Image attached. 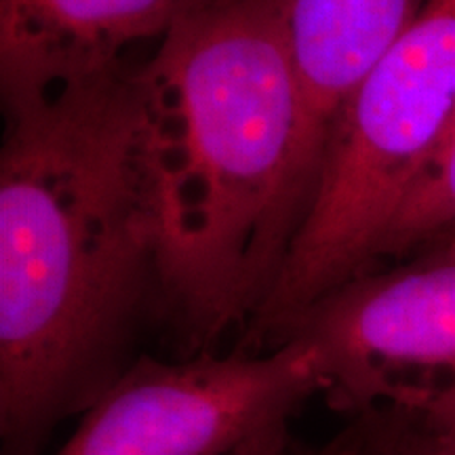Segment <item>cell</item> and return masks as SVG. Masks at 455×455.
Wrapping results in <instances>:
<instances>
[{
  "label": "cell",
  "mask_w": 455,
  "mask_h": 455,
  "mask_svg": "<svg viewBox=\"0 0 455 455\" xmlns=\"http://www.w3.org/2000/svg\"><path fill=\"white\" fill-rule=\"evenodd\" d=\"M301 455H405L365 418H350L341 435L321 449H304Z\"/></svg>",
  "instance_id": "10"
},
{
  "label": "cell",
  "mask_w": 455,
  "mask_h": 455,
  "mask_svg": "<svg viewBox=\"0 0 455 455\" xmlns=\"http://www.w3.org/2000/svg\"><path fill=\"white\" fill-rule=\"evenodd\" d=\"M220 0H0L4 106L43 100L127 68V53L156 44L186 17Z\"/></svg>",
  "instance_id": "6"
},
{
  "label": "cell",
  "mask_w": 455,
  "mask_h": 455,
  "mask_svg": "<svg viewBox=\"0 0 455 455\" xmlns=\"http://www.w3.org/2000/svg\"><path fill=\"white\" fill-rule=\"evenodd\" d=\"M445 241H453V243H455V235H451L449 238H445ZM445 241H441V243H445Z\"/></svg>",
  "instance_id": "12"
},
{
  "label": "cell",
  "mask_w": 455,
  "mask_h": 455,
  "mask_svg": "<svg viewBox=\"0 0 455 455\" xmlns=\"http://www.w3.org/2000/svg\"><path fill=\"white\" fill-rule=\"evenodd\" d=\"M321 395L316 355L289 339L264 355L150 356L83 413L55 455H228Z\"/></svg>",
  "instance_id": "5"
},
{
  "label": "cell",
  "mask_w": 455,
  "mask_h": 455,
  "mask_svg": "<svg viewBox=\"0 0 455 455\" xmlns=\"http://www.w3.org/2000/svg\"><path fill=\"white\" fill-rule=\"evenodd\" d=\"M158 293L192 346L258 315L315 190L276 0H220L138 66Z\"/></svg>",
  "instance_id": "2"
},
{
  "label": "cell",
  "mask_w": 455,
  "mask_h": 455,
  "mask_svg": "<svg viewBox=\"0 0 455 455\" xmlns=\"http://www.w3.org/2000/svg\"><path fill=\"white\" fill-rule=\"evenodd\" d=\"M158 291L138 66L7 108L0 155V439L41 455L133 363Z\"/></svg>",
  "instance_id": "1"
},
{
  "label": "cell",
  "mask_w": 455,
  "mask_h": 455,
  "mask_svg": "<svg viewBox=\"0 0 455 455\" xmlns=\"http://www.w3.org/2000/svg\"><path fill=\"white\" fill-rule=\"evenodd\" d=\"M426 0H276L299 74L315 186L341 106Z\"/></svg>",
  "instance_id": "7"
},
{
  "label": "cell",
  "mask_w": 455,
  "mask_h": 455,
  "mask_svg": "<svg viewBox=\"0 0 455 455\" xmlns=\"http://www.w3.org/2000/svg\"><path fill=\"white\" fill-rule=\"evenodd\" d=\"M455 235V123L415 178L379 243L378 268Z\"/></svg>",
  "instance_id": "8"
},
{
  "label": "cell",
  "mask_w": 455,
  "mask_h": 455,
  "mask_svg": "<svg viewBox=\"0 0 455 455\" xmlns=\"http://www.w3.org/2000/svg\"><path fill=\"white\" fill-rule=\"evenodd\" d=\"M365 418L405 455H455V401L419 415L367 413Z\"/></svg>",
  "instance_id": "9"
},
{
  "label": "cell",
  "mask_w": 455,
  "mask_h": 455,
  "mask_svg": "<svg viewBox=\"0 0 455 455\" xmlns=\"http://www.w3.org/2000/svg\"><path fill=\"white\" fill-rule=\"evenodd\" d=\"M301 449L298 443L293 441L289 426H278V428L266 430L261 435L253 436L244 445L235 449L228 455H301Z\"/></svg>",
  "instance_id": "11"
},
{
  "label": "cell",
  "mask_w": 455,
  "mask_h": 455,
  "mask_svg": "<svg viewBox=\"0 0 455 455\" xmlns=\"http://www.w3.org/2000/svg\"><path fill=\"white\" fill-rule=\"evenodd\" d=\"M453 123L455 0H426L335 118L308 212L251 321L255 344L378 268L392 218Z\"/></svg>",
  "instance_id": "3"
},
{
  "label": "cell",
  "mask_w": 455,
  "mask_h": 455,
  "mask_svg": "<svg viewBox=\"0 0 455 455\" xmlns=\"http://www.w3.org/2000/svg\"><path fill=\"white\" fill-rule=\"evenodd\" d=\"M306 341L333 411L419 415L455 401V243L339 284L276 335Z\"/></svg>",
  "instance_id": "4"
}]
</instances>
